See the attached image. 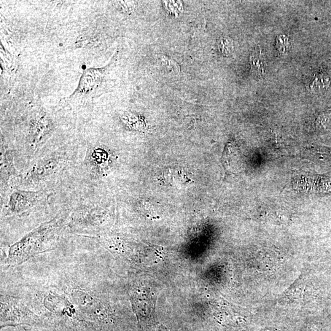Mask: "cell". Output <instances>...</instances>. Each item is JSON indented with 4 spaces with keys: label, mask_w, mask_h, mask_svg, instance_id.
<instances>
[{
    "label": "cell",
    "mask_w": 331,
    "mask_h": 331,
    "mask_svg": "<svg viewBox=\"0 0 331 331\" xmlns=\"http://www.w3.org/2000/svg\"><path fill=\"white\" fill-rule=\"evenodd\" d=\"M71 212L55 218L34 229L10 247L6 262L9 265H18L35 256L52 250L61 232L66 228Z\"/></svg>",
    "instance_id": "obj_1"
},
{
    "label": "cell",
    "mask_w": 331,
    "mask_h": 331,
    "mask_svg": "<svg viewBox=\"0 0 331 331\" xmlns=\"http://www.w3.org/2000/svg\"><path fill=\"white\" fill-rule=\"evenodd\" d=\"M1 328L18 326L33 327H47L48 325L41 317L37 316L17 300L9 297H1L0 311Z\"/></svg>",
    "instance_id": "obj_2"
},
{
    "label": "cell",
    "mask_w": 331,
    "mask_h": 331,
    "mask_svg": "<svg viewBox=\"0 0 331 331\" xmlns=\"http://www.w3.org/2000/svg\"><path fill=\"white\" fill-rule=\"evenodd\" d=\"M105 215L100 207H83L71 212L66 228L75 233H95L103 225Z\"/></svg>",
    "instance_id": "obj_3"
},
{
    "label": "cell",
    "mask_w": 331,
    "mask_h": 331,
    "mask_svg": "<svg viewBox=\"0 0 331 331\" xmlns=\"http://www.w3.org/2000/svg\"><path fill=\"white\" fill-rule=\"evenodd\" d=\"M64 161L62 153L57 152L42 158L26 174L23 179V184L25 186H32L49 178L61 168Z\"/></svg>",
    "instance_id": "obj_4"
},
{
    "label": "cell",
    "mask_w": 331,
    "mask_h": 331,
    "mask_svg": "<svg viewBox=\"0 0 331 331\" xmlns=\"http://www.w3.org/2000/svg\"><path fill=\"white\" fill-rule=\"evenodd\" d=\"M43 193L16 190L10 195L6 209V215L22 214L33 208L42 200Z\"/></svg>",
    "instance_id": "obj_5"
},
{
    "label": "cell",
    "mask_w": 331,
    "mask_h": 331,
    "mask_svg": "<svg viewBox=\"0 0 331 331\" xmlns=\"http://www.w3.org/2000/svg\"><path fill=\"white\" fill-rule=\"evenodd\" d=\"M106 69L107 68L85 70L80 78L79 86L69 98L83 99L95 96L96 90L103 82Z\"/></svg>",
    "instance_id": "obj_6"
},
{
    "label": "cell",
    "mask_w": 331,
    "mask_h": 331,
    "mask_svg": "<svg viewBox=\"0 0 331 331\" xmlns=\"http://www.w3.org/2000/svg\"><path fill=\"white\" fill-rule=\"evenodd\" d=\"M53 123L44 112H39L31 122L29 139L33 146L37 148L44 142L53 131Z\"/></svg>",
    "instance_id": "obj_7"
},
{
    "label": "cell",
    "mask_w": 331,
    "mask_h": 331,
    "mask_svg": "<svg viewBox=\"0 0 331 331\" xmlns=\"http://www.w3.org/2000/svg\"><path fill=\"white\" fill-rule=\"evenodd\" d=\"M85 160L91 171L96 175H103L109 168V153L98 145H91L88 148Z\"/></svg>",
    "instance_id": "obj_8"
},
{
    "label": "cell",
    "mask_w": 331,
    "mask_h": 331,
    "mask_svg": "<svg viewBox=\"0 0 331 331\" xmlns=\"http://www.w3.org/2000/svg\"><path fill=\"white\" fill-rule=\"evenodd\" d=\"M330 84L329 77L324 72H318L307 82V88L312 93H321L328 89Z\"/></svg>",
    "instance_id": "obj_9"
},
{
    "label": "cell",
    "mask_w": 331,
    "mask_h": 331,
    "mask_svg": "<svg viewBox=\"0 0 331 331\" xmlns=\"http://www.w3.org/2000/svg\"><path fill=\"white\" fill-rule=\"evenodd\" d=\"M250 66L254 73L260 76L265 74L266 69L265 58L263 56L260 48L254 51L250 56Z\"/></svg>",
    "instance_id": "obj_10"
},
{
    "label": "cell",
    "mask_w": 331,
    "mask_h": 331,
    "mask_svg": "<svg viewBox=\"0 0 331 331\" xmlns=\"http://www.w3.org/2000/svg\"><path fill=\"white\" fill-rule=\"evenodd\" d=\"M217 45L220 55L222 56H230L234 52L233 41L230 37H221L218 41Z\"/></svg>",
    "instance_id": "obj_11"
},
{
    "label": "cell",
    "mask_w": 331,
    "mask_h": 331,
    "mask_svg": "<svg viewBox=\"0 0 331 331\" xmlns=\"http://www.w3.org/2000/svg\"><path fill=\"white\" fill-rule=\"evenodd\" d=\"M277 46L279 52L285 53L288 52L290 48V39L289 37L285 35L279 36L277 40Z\"/></svg>",
    "instance_id": "obj_12"
},
{
    "label": "cell",
    "mask_w": 331,
    "mask_h": 331,
    "mask_svg": "<svg viewBox=\"0 0 331 331\" xmlns=\"http://www.w3.org/2000/svg\"><path fill=\"white\" fill-rule=\"evenodd\" d=\"M157 331H170L168 327L163 324H159L157 327Z\"/></svg>",
    "instance_id": "obj_13"
}]
</instances>
